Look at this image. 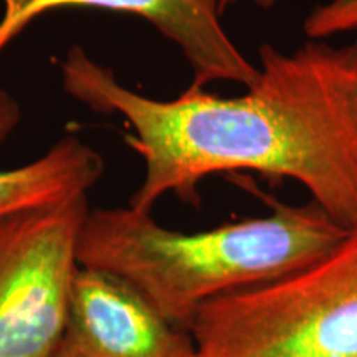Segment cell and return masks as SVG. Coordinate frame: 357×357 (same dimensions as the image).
<instances>
[{
    "label": "cell",
    "mask_w": 357,
    "mask_h": 357,
    "mask_svg": "<svg viewBox=\"0 0 357 357\" xmlns=\"http://www.w3.org/2000/svg\"><path fill=\"white\" fill-rule=\"evenodd\" d=\"M20 116L19 102L0 88V144L19 126Z\"/></svg>",
    "instance_id": "cell-9"
},
{
    "label": "cell",
    "mask_w": 357,
    "mask_h": 357,
    "mask_svg": "<svg viewBox=\"0 0 357 357\" xmlns=\"http://www.w3.org/2000/svg\"><path fill=\"white\" fill-rule=\"evenodd\" d=\"M187 329L169 323L118 276L79 266L55 357H192Z\"/></svg>",
    "instance_id": "cell-5"
},
{
    "label": "cell",
    "mask_w": 357,
    "mask_h": 357,
    "mask_svg": "<svg viewBox=\"0 0 357 357\" xmlns=\"http://www.w3.org/2000/svg\"><path fill=\"white\" fill-rule=\"evenodd\" d=\"M0 53L37 17L58 8L132 13L176 43L192 68V86L231 82L248 88L258 66L240 52L220 24V0H2Z\"/></svg>",
    "instance_id": "cell-6"
},
{
    "label": "cell",
    "mask_w": 357,
    "mask_h": 357,
    "mask_svg": "<svg viewBox=\"0 0 357 357\" xmlns=\"http://www.w3.org/2000/svg\"><path fill=\"white\" fill-rule=\"evenodd\" d=\"M258 78L243 95L220 98L189 86L154 100L71 47L60 61L63 89L101 114H121L128 146L144 162L129 200L151 213L174 194L200 204L199 185L218 172L253 171L300 182L337 225H357V40L334 47L310 40L293 53L258 50Z\"/></svg>",
    "instance_id": "cell-1"
},
{
    "label": "cell",
    "mask_w": 357,
    "mask_h": 357,
    "mask_svg": "<svg viewBox=\"0 0 357 357\" xmlns=\"http://www.w3.org/2000/svg\"><path fill=\"white\" fill-rule=\"evenodd\" d=\"M346 231L312 200L273 202L265 217L194 234L169 230L131 207L96 208L84 218L78 261L126 281L162 318L187 329L205 303L311 265Z\"/></svg>",
    "instance_id": "cell-2"
},
{
    "label": "cell",
    "mask_w": 357,
    "mask_h": 357,
    "mask_svg": "<svg viewBox=\"0 0 357 357\" xmlns=\"http://www.w3.org/2000/svg\"><path fill=\"white\" fill-rule=\"evenodd\" d=\"M192 357H357V225L319 260L211 300Z\"/></svg>",
    "instance_id": "cell-3"
},
{
    "label": "cell",
    "mask_w": 357,
    "mask_h": 357,
    "mask_svg": "<svg viewBox=\"0 0 357 357\" xmlns=\"http://www.w3.org/2000/svg\"><path fill=\"white\" fill-rule=\"evenodd\" d=\"M235 2H238V0H220V12L223 13V10H225L227 7L234 6ZM252 2L260 8H271L275 6L276 0H252Z\"/></svg>",
    "instance_id": "cell-10"
},
{
    "label": "cell",
    "mask_w": 357,
    "mask_h": 357,
    "mask_svg": "<svg viewBox=\"0 0 357 357\" xmlns=\"http://www.w3.org/2000/svg\"><path fill=\"white\" fill-rule=\"evenodd\" d=\"M310 40H324L357 30V0H329L307 13L303 24Z\"/></svg>",
    "instance_id": "cell-8"
},
{
    "label": "cell",
    "mask_w": 357,
    "mask_h": 357,
    "mask_svg": "<svg viewBox=\"0 0 357 357\" xmlns=\"http://www.w3.org/2000/svg\"><path fill=\"white\" fill-rule=\"evenodd\" d=\"M102 172L100 153L66 136L32 162L0 171V217L86 195Z\"/></svg>",
    "instance_id": "cell-7"
},
{
    "label": "cell",
    "mask_w": 357,
    "mask_h": 357,
    "mask_svg": "<svg viewBox=\"0 0 357 357\" xmlns=\"http://www.w3.org/2000/svg\"><path fill=\"white\" fill-rule=\"evenodd\" d=\"M86 195L0 217V357H55Z\"/></svg>",
    "instance_id": "cell-4"
}]
</instances>
